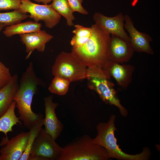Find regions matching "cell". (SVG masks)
Segmentation results:
<instances>
[{"instance_id":"11","label":"cell","mask_w":160,"mask_h":160,"mask_svg":"<svg viewBox=\"0 0 160 160\" xmlns=\"http://www.w3.org/2000/svg\"><path fill=\"white\" fill-rule=\"evenodd\" d=\"M124 16V28L129 34L130 43L134 51L153 54V50L150 45L153 40L152 38L145 33L138 31L134 27V23L128 15Z\"/></svg>"},{"instance_id":"10","label":"cell","mask_w":160,"mask_h":160,"mask_svg":"<svg viewBox=\"0 0 160 160\" xmlns=\"http://www.w3.org/2000/svg\"><path fill=\"white\" fill-rule=\"evenodd\" d=\"M95 23L107 33L116 35L130 42V38L124 29V16L120 12L113 17L106 16L100 12H95L93 17Z\"/></svg>"},{"instance_id":"9","label":"cell","mask_w":160,"mask_h":160,"mask_svg":"<svg viewBox=\"0 0 160 160\" xmlns=\"http://www.w3.org/2000/svg\"><path fill=\"white\" fill-rule=\"evenodd\" d=\"M29 132H22L9 140L4 138L0 146V160H19L26 148Z\"/></svg>"},{"instance_id":"17","label":"cell","mask_w":160,"mask_h":160,"mask_svg":"<svg viewBox=\"0 0 160 160\" xmlns=\"http://www.w3.org/2000/svg\"><path fill=\"white\" fill-rule=\"evenodd\" d=\"M41 23L32 21H26L6 27L4 34L7 37H11L17 34H23L41 30Z\"/></svg>"},{"instance_id":"26","label":"cell","mask_w":160,"mask_h":160,"mask_svg":"<svg viewBox=\"0 0 160 160\" xmlns=\"http://www.w3.org/2000/svg\"><path fill=\"white\" fill-rule=\"evenodd\" d=\"M69 6L73 12H78L83 15L89 14L88 12L82 6L83 0H68Z\"/></svg>"},{"instance_id":"5","label":"cell","mask_w":160,"mask_h":160,"mask_svg":"<svg viewBox=\"0 0 160 160\" xmlns=\"http://www.w3.org/2000/svg\"><path fill=\"white\" fill-rule=\"evenodd\" d=\"M54 76L65 79L71 82L87 79V68L81 63L72 53L62 51L56 57L52 68Z\"/></svg>"},{"instance_id":"7","label":"cell","mask_w":160,"mask_h":160,"mask_svg":"<svg viewBox=\"0 0 160 160\" xmlns=\"http://www.w3.org/2000/svg\"><path fill=\"white\" fill-rule=\"evenodd\" d=\"M110 78L108 74L90 77L88 79L89 81V87L96 91L104 102L117 107L121 115L123 116H126L128 114L127 111L120 103L114 86L109 80Z\"/></svg>"},{"instance_id":"2","label":"cell","mask_w":160,"mask_h":160,"mask_svg":"<svg viewBox=\"0 0 160 160\" xmlns=\"http://www.w3.org/2000/svg\"><path fill=\"white\" fill-rule=\"evenodd\" d=\"M43 84V81L36 74L33 63L30 62L23 73L14 98L19 115V119L29 129L42 114L33 112L31 106L33 97L37 92L38 86Z\"/></svg>"},{"instance_id":"20","label":"cell","mask_w":160,"mask_h":160,"mask_svg":"<svg viewBox=\"0 0 160 160\" xmlns=\"http://www.w3.org/2000/svg\"><path fill=\"white\" fill-rule=\"evenodd\" d=\"M52 1V4H50L51 6L65 19L67 25L70 26L73 25V21L75 18L69 6L68 0H53Z\"/></svg>"},{"instance_id":"28","label":"cell","mask_w":160,"mask_h":160,"mask_svg":"<svg viewBox=\"0 0 160 160\" xmlns=\"http://www.w3.org/2000/svg\"><path fill=\"white\" fill-rule=\"evenodd\" d=\"M6 25L4 24L0 23V32L5 27H6Z\"/></svg>"},{"instance_id":"23","label":"cell","mask_w":160,"mask_h":160,"mask_svg":"<svg viewBox=\"0 0 160 160\" xmlns=\"http://www.w3.org/2000/svg\"><path fill=\"white\" fill-rule=\"evenodd\" d=\"M71 82L63 78L55 76L48 87L51 93L60 95H64L67 92Z\"/></svg>"},{"instance_id":"3","label":"cell","mask_w":160,"mask_h":160,"mask_svg":"<svg viewBox=\"0 0 160 160\" xmlns=\"http://www.w3.org/2000/svg\"><path fill=\"white\" fill-rule=\"evenodd\" d=\"M116 116L112 115L107 122H100L97 125V134L93 139L94 143L98 144L107 151L111 158L123 160H146L150 155L149 150L145 148L140 153L130 155L125 153L119 148L114 133Z\"/></svg>"},{"instance_id":"6","label":"cell","mask_w":160,"mask_h":160,"mask_svg":"<svg viewBox=\"0 0 160 160\" xmlns=\"http://www.w3.org/2000/svg\"><path fill=\"white\" fill-rule=\"evenodd\" d=\"M44 129H41L32 147L28 160H58L63 148Z\"/></svg>"},{"instance_id":"22","label":"cell","mask_w":160,"mask_h":160,"mask_svg":"<svg viewBox=\"0 0 160 160\" xmlns=\"http://www.w3.org/2000/svg\"><path fill=\"white\" fill-rule=\"evenodd\" d=\"M28 17L29 15L26 13L19 9L0 13V23L4 24L7 26H9L20 23Z\"/></svg>"},{"instance_id":"15","label":"cell","mask_w":160,"mask_h":160,"mask_svg":"<svg viewBox=\"0 0 160 160\" xmlns=\"http://www.w3.org/2000/svg\"><path fill=\"white\" fill-rule=\"evenodd\" d=\"M103 69L114 79L119 86L126 88L131 82L134 68L130 65L122 64L109 60Z\"/></svg>"},{"instance_id":"18","label":"cell","mask_w":160,"mask_h":160,"mask_svg":"<svg viewBox=\"0 0 160 160\" xmlns=\"http://www.w3.org/2000/svg\"><path fill=\"white\" fill-rule=\"evenodd\" d=\"M16 103L14 101L5 113L0 117V132L4 133L6 139H8L7 133L13 131V127L18 124H22L19 118L16 116L15 110Z\"/></svg>"},{"instance_id":"14","label":"cell","mask_w":160,"mask_h":160,"mask_svg":"<svg viewBox=\"0 0 160 160\" xmlns=\"http://www.w3.org/2000/svg\"><path fill=\"white\" fill-rule=\"evenodd\" d=\"M20 41L26 47L27 54L25 59H28L33 52L36 50L40 52L44 51L46 44L53 38V36L44 30L35 31L20 35Z\"/></svg>"},{"instance_id":"13","label":"cell","mask_w":160,"mask_h":160,"mask_svg":"<svg viewBox=\"0 0 160 160\" xmlns=\"http://www.w3.org/2000/svg\"><path fill=\"white\" fill-rule=\"evenodd\" d=\"M134 52L130 42L116 35H111L109 49V60L123 64L131 59Z\"/></svg>"},{"instance_id":"4","label":"cell","mask_w":160,"mask_h":160,"mask_svg":"<svg viewBox=\"0 0 160 160\" xmlns=\"http://www.w3.org/2000/svg\"><path fill=\"white\" fill-rule=\"evenodd\" d=\"M110 158L104 148L85 135L63 148L58 160H107Z\"/></svg>"},{"instance_id":"1","label":"cell","mask_w":160,"mask_h":160,"mask_svg":"<svg viewBox=\"0 0 160 160\" xmlns=\"http://www.w3.org/2000/svg\"><path fill=\"white\" fill-rule=\"evenodd\" d=\"M92 35L81 46L72 48L74 56L88 69H103L109 60L110 35L97 24L92 25Z\"/></svg>"},{"instance_id":"12","label":"cell","mask_w":160,"mask_h":160,"mask_svg":"<svg viewBox=\"0 0 160 160\" xmlns=\"http://www.w3.org/2000/svg\"><path fill=\"white\" fill-rule=\"evenodd\" d=\"M52 98L53 96L50 95L44 99L45 108L44 125L45 131L56 140L63 131V125L57 118L55 112L58 104L53 102Z\"/></svg>"},{"instance_id":"21","label":"cell","mask_w":160,"mask_h":160,"mask_svg":"<svg viewBox=\"0 0 160 160\" xmlns=\"http://www.w3.org/2000/svg\"><path fill=\"white\" fill-rule=\"evenodd\" d=\"M44 118L42 114L39 118L29 129V136L25 149L19 160H28L33 145L44 125Z\"/></svg>"},{"instance_id":"27","label":"cell","mask_w":160,"mask_h":160,"mask_svg":"<svg viewBox=\"0 0 160 160\" xmlns=\"http://www.w3.org/2000/svg\"><path fill=\"white\" fill-rule=\"evenodd\" d=\"M35 1L38 3H42L43 4H47L48 3H50L53 0H33Z\"/></svg>"},{"instance_id":"29","label":"cell","mask_w":160,"mask_h":160,"mask_svg":"<svg viewBox=\"0 0 160 160\" xmlns=\"http://www.w3.org/2000/svg\"><path fill=\"white\" fill-rule=\"evenodd\" d=\"M26 0L29 1H31V0Z\"/></svg>"},{"instance_id":"19","label":"cell","mask_w":160,"mask_h":160,"mask_svg":"<svg viewBox=\"0 0 160 160\" xmlns=\"http://www.w3.org/2000/svg\"><path fill=\"white\" fill-rule=\"evenodd\" d=\"M75 29L72 33L74 34L70 44L72 48H77L83 45L91 36L92 32L91 26L86 27L79 24L74 25Z\"/></svg>"},{"instance_id":"8","label":"cell","mask_w":160,"mask_h":160,"mask_svg":"<svg viewBox=\"0 0 160 160\" xmlns=\"http://www.w3.org/2000/svg\"><path fill=\"white\" fill-rule=\"evenodd\" d=\"M19 9L22 12L29 13V17L33 19L35 22L43 21L46 26L49 28L57 25L61 17L50 5L36 4L26 0H21Z\"/></svg>"},{"instance_id":"24","label":"cell","mask_w":160,"mask_h":160,"mask_svg":"<svg viewBox=\"0 0 160 160\" xmlns=\"http://www.w3.org/2000/svg\"><path fill=\"white\" fill-rule=\"evenodd\" d=\"M12 76L9 68L0 61V89L9 82Z\"/></svg>"},{"instance_id":"16","label":"cell","mask_w":160,"mask_h":160,"mask_svg":"<svg viewBox=\"0 0 160 160\" xmlns=\"http://www.w3.org/2000/svg\"><path fill=\"white\" fill-rule=\"evenodd\" d=\"M19 85L18 76L16 73L12 75L9 82L0 89V117L7 111L14 101Z\"/></svg>"},{"instance_id":"25","label":"cell","mask_w":160,"mask_h":160,"mask_svg":"<svg viewBox=\"0 0 160 160\" xmlns=\"http://www.w3.org/2000/svg\"><path fill=\"white\" fill-rule=\"evenodd\" d=\"M21 0H0V10H18Z\"/></svg>"}]
</instances>
